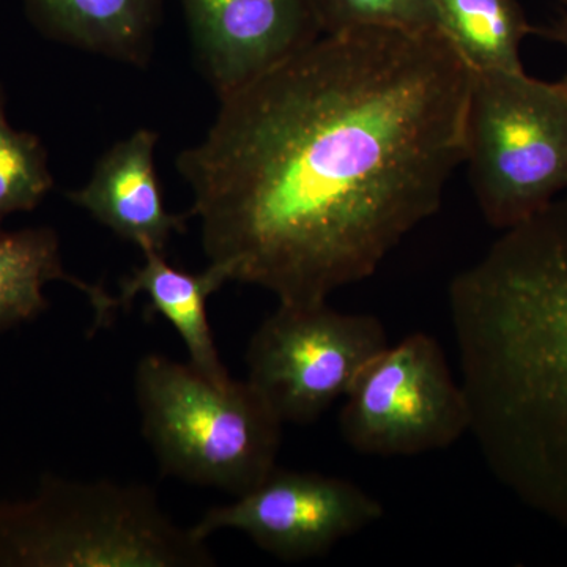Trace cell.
Instances as JSON below:
<instances>
[{
	"label": "cell",
	"instance_id": "1",
	"mask_svg": "<svg viewBox=\"0 0 567 567\" xmlns=\"http://www.w3.org/2000/svg\"><path fill=\"white\" fill-rule=\"evenodd\" d=\"M472 71L440 32L322 35L219 100L177 156L208 264L279 303H328L442 207Z\"/></svg>",
	"mask_w": 567,
	"mask_h": 567
},
{
	"label": "cell",
	"instance_id": "2",
	"mask_svg": "<svg viewBox=\"0 0 567 567\" xmlns=\"http://www.w3.org/2000/svg\"><path fill=\"white\" fill-rule=\"evenodd\" d=\"M450 312L484 461L567 532V193L451 282Z\"/></svg>",
	"mask_w": 567,
	"mask_h": 567
},
{
	"label": "cell",
	"instance_id": "3",
	"mask_svg": "<svg viewBox=\"0 0 567 567\" xmlns=\"http://www.w3.org/2000/svg\"><path fill=\"white\" fill-rule=\"evenodd\" d=\"M193 528L155 491L114 481L41 477L35 494L0 502V567H212Z\"/></svg>",
	"mask_w": 567,
	"mask_h": 567
},
{
	"label": "cell",
	"instance_id": "4",
	"mask_svg": "<svg viewBox=\"0 0 567 567\" xmlns=\"http://www.w3.org/2000/svg\"><path fill=\"white\" fill-rule=\"evenodd\" d=\"M134 393L163 475L237 498L275 468L284 423L248 380L216 382L193 364L148 353L136 365Z\"/></svg>",
	"mask_w": 567,
	"mask_h": 567
},
{
	"label": "cell",
	"instance_id": "5",
	"mask_svg": "<svg viewBox=\"0 0 567 567\" xmlns=\"http://www.w3.org/2000/svg\"><path fill=\"white\" fill-rule=\"evenodd\" d=\"M484 218L507 230L567 193V84L472 71L465 159Z\"/></svg>",
	"mask_w": 567,
	"mask_h": 567
},
{
	"label": "cell",
	"instance_id": "6",
	"mask_svg": "<svg viewBox=\"0 0 567 567\" xmlns=\"http://www.w3.org/2000/svg\"><path fill=\"white\" fill-rule=\"evenodd\" d=\"M339 413L347 445L365 456L446 450L472 427V406L435 338L413 333L377 354Z\"/></svg>",
	"mask_w": 567,
	"mask_h": 567
},
{
	"label": "cell",
	"instance_id": "7",
	"mask_svg": "<svg viewBox=\"0 0 567 567\" xmlns=\"http://www.w3.org/2000/svg\"><path fill=\"white\" fill-rule=\"evenodd\" d=\"M388 346L375 316L346 315L328 303H279L249 341L246 380L284 424H311Z\"/></svg>",
	"mask_w": 567,
	"mask_h": 567
},
{
	"label": "cell",
	"instance_id": "8",
	"mask_svg": "<svg viewBox=\"0 0 567 567\" xmlns=\"http://www.w3.org/2000/svg\"><path fill=\"white\" fill-rule=\"evenodd\" d=\"M383 513L380 499L352 481L276 465L259 486L230 505L212 507L192 528L203 539L237 529L260 550L300 563L322 557L377 524Z\"/></svg>",
	"mask_w": 567,
	"mask_h": 567
},
{
	"label": "cell",
	"instance_id": "9",
	"mask_svg": "<svg viewBox=\"0 0 567 567\" xmlns=\"http://www.w3.org/2000/svg\"><path fill=\"white\" fill-rule=\"evenodd\" d=\"M194 55L219 100L322 37L309 0H181Z\"/></svg>",
	"mask_w": 567,
	"mask_h": 567
},
{
	"label": "cell",
	"instance_id": "10",
	"mask_svg": "<svg viewBox=\"0 0 567 567\" xmlns=\"http://www.w3.org/2000/svg\"><path fill=\"white\" fill-rule=\"evenodd\" d=\"M158 133L140 128L100 156L81 188L66 193L82 208L142 254H166L174 234L185 233L188 215L167 212L156 174Z\"/></svg>",
	"mask_w": 567,
	"mask_h": 567
},
{
	"label": "cell",
	"instance_id": "11",
	"mask_svg": "<svg viewBox=\"0 0 567 567\" xmlns=\"http://www.w3.org/2000/svg\"><path fill=\"white\" fill-rule=\"evenodd\" d=\"M47 39L144 69L151 63L164 0H22Z\"/></svg>",
	"mask_w": 567,
	"mask_h": 567
},
{
	"label": "cell",
	"instance_id": "12",
	"mask_svg": "<svg viewBox=\"0 0 567 567\" xmlns=\"http://www.w3.org/2000/svg\"><path fill=\"white\" fill-rule=\"evenodd\" d=\"M227 281L226 275L208 264L203 274H189L167 262L166 254H144V264L118 284L117 300L130 309L137 295L148 300L145 319L162 316L181 336L188 363L216 382L230 379L223 364L207 316V301Z\"/></svg>",
	"mask_w": 567,
	"mask_h": 567
},
{
	"label": "cell",
	"instance_id": "13",
	"mask_svg": "<svg viewBox=\"0 0 567 567\" xmlns=\"http://www.w3.org/2000/svg\"><path fill=\"white\" fill-rule=\"evenodd\" d=\"M62 281L76 287L93 309V330L110 327L121 303L100 284L70 275L62 262L61 240L51 227L6 230L0 226V333L32 322L50 303L47 284Z\"/></svg>",
	"mask_w": 567,
	"mask_h": 567
},
{
	"label": "cell",
	"instance_id": "14",
	"mask_svg": "<svg viewBox=\"0 0 567 567\" xmlns=\"http://www.w3.org/2000/svg\"><path fill=\"white\" fill-rule=\"evenodd\" d=\"M436 29L470 71H518L536 29L517 0H432Z\"/></svg>",
	"mask_w": 567,
	"mask_h": 567
},
{
	"label": "cell",
	"instance_id": "15",
	"mask_svg": "<svg viewBox=\"0 0 567 567\" xmlns=\"http://www.w3.org/2000/svg\"><path fill=\"white\" fill-rule=\"evenodd\" d=\"M52 188L54 177L43 141L11 126L0 84V226L7 216L35 210Z\"/></svg>",
	"mask_w": 567,
	"mask_h": 567
},
{
	"label": "cell",
	"instance_id": "16",
	"mask_svg": "<svg viewBox=\"0 0 567 567\" xmlns=\"http://www.w3.org/2000/svg\"><path fill=\"white\" fill-rule=\"evenodd\" d=\"M322 35L388 29L439 32L432 0H309Z\"/></svg>",
	"mask_w": 567,
	"mask_h": 567
},
{
	"label": "cell",
	"instance_id": "17",
	"mask_svg": "<svg viewBox=\"0 0 567 567\" xmlns=\"http://www.w3.org/2000/svg\"><path fill=\"white\" fill-rule=\"evenodd\" d=\"M536 32L548 40L555 41V43L561 44L567 51V3L557 20L551 22L548 28L536 29Z\"/></svg>",
	"mask_w": 567,
	"mask_h": 567
},
{
	"label": "cell",
	"instance_id": "18",
	"mask_svg": "<svg viewBox=\"0 0 567 567\" xmlns=\"http://www.w3.org/2000/svg\"><path fill=\"white\" fill-rule=\"evenodd\" d=\"M563 81H565V82H566V84H567V73H566V76H565V78H563Z\"/></svg>",
	"mask_w": 567,
	"mask_h": 567
}]
</instances>
